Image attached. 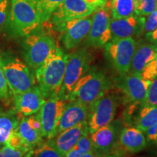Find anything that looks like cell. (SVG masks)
<instances>
[{
    "label": "cell",
    "instance_id": "obj_35",
    "mask_svg": "<svg viewBox=\"0 0 157 157\" xmlns=\"http://www.w3.org/2000/svg\"><path fill=\"white\" fill-rule=\"evenodd\" d=\"M157 28V10L155 9L148 15L144 25V31L146 32L154 31Z\"/></svg>",
    "mask_w": 157,
    "mask_h": 157
},
{
    "label": "cell",
    "instance_id": "obj_1",
    "mask_svg": "<svg viewBox=\"0 0 157 157\" xmlns=\"http://www.w3.org/2000/svg\"><path fill=\"white\" fill-rule=\"evenodd\" d=\"M68 55L58 46L35 72L37 85L45 100L58 97L65 73Z\"/></svg>",
    "mask_w": 157,
    "mask_h": 157
},
{
    "label": "cell",
    "instance_id": "obj_33",
    "mask_svg": "<svg viewBox=\"0 0 157 157\" xmlns=\"http://www.w3.org/2000/svg\"><path fill=\"white\" fill-rule=\"evenodd\" d=\"M5 144L7 145V146H8L13 148H28L27 147L25 146L22 139H21V136H20L18 132H17V129H15V130H13V132H11V134L10 135L7 140L6 141Z\"/></svg>",
    "mask_w": 157,
    "mask_h": 157
},
{
    "label": "cell",
    "instance_id": "obj_26",
    "mask_svg": "<svg viewBox=\"0 0 157 157\" xmlns=\"http://www.w3.org/2000/svg\"><path fill=\"white\" fill-rule=\"evenodd\" d=\"M32 157H64L57 149L50 139L42 141L35 147Z\"/></svg>",
    "mask_w": 157,
    "mask_h": 157
},
{
    "label": "cell",
    "instance_id": "obj_22",
    "mask_svg": "<svg viewBox=\"0 0 157 157\" xmlns=\"http://www.w3.org/2000/svg\"><path fill=\"white\" fill-rule=\"evenodd\" d=\"M21 119L15 109L7 111L0 109V146L5 145L11 132L17 129Z\"/></svg>",
    "mask_w": 157,
    "mask_h": 157
},
{
    "label": "cell",
    "instance_id": "obj_46",
    "mask_svg": "<svg viewBox=\"0 0 157 157\" xmlns=\"http://www.w3.org/2000/svg\"></svg>",
    "mask_w": 157,
    "mask_h": 157
},
{
    "label": "cell",
    "instance_id": "obj_42",
    "mask_svg": "<svg viewBox=\"0 0 157 157\" xmlns=\"http://www.w3.org/2000/svg\"><path fill=\"white\" fill-rule=\"evenodd\" d=\"M135 5H136V7H137V6L138 5V4L140 3V2L142 1V0H135ZM135 9H136V8H135Z\"/></svg>",
    "mask_w": 157,
    "mask_h": 157
},
{
    "label": "cell",
    "instance_id": "obj_10",
    "mask_svg": "<svg viewBox=\"0 0 157 157\" xmlns=\"http://www.w3.org/2000/svg\"><path fill=\"white\" fill-rule=\"evenodd\" d=\"M117 103L115 95L105 94L88 108L87 124L90 134L112 122L117 113Z\"/></svg>",
    "mask_w": 157,
    "mask_h": 157
},
{
    "label": "cell",
    "instance_id": "obj_20",
    "mask_svg": "<svg viewBox=\"0 0 157 157\" xmlns=\"http://www.w3.org/2000/svg\"><path fill=\"white\" fill-rule=\"evenodd\" d=\"M157 56V48L149 42H142L136 45L129 73L141 74L144 68Z\"/></svg>",
    "mask_w": 157,
    "mask_h": 157
},
{
    "label": "cell",
    "instance_id": "obj_28",
    "mask_svg": "<svg viewBox=\"0 0 157 157\" xmlns=\"http://www.w3.org/2000/svg\"><path fill=\"white\" fill-rule=\"evenodd\" d=\"M144 106H157V77L151 82L146 97L142 105Z\"/></svg>",
    "mask_w": 157,
    "mask_h": 157
},
{
    "label": "cell",
    "instance_id": "obj_13",
    "mask_svg": "<svg viewBox=\"0 0 157 157\" xmlns=\"http://www.w3.org/2000/svg\"><path fill=\"white\" fill-rule=\"evenodd\" d=\"M95 10V8L90 6L84 0H63L55 10L50 20L52 24H56L87 17Z\"/></svg>",
    "mask_w": 157,
    "mask_h": 157
},
{
    "label": "cell",
    "instance_id": "obj_34",
    "mask_svg": "<svg viewBox=\"0 0 157 157\" xmlns=\"http://www.w3.org/2000/svg\"><path fill=\"white\" fill-rule=\"evenodd\" d=\"M11 0H0V31L5 27Z\"/></svg>",
    "mask_w": 157,
    "mask_h": 157
},
{
    "label": "cell",
    "instance_id": "obj_40",
    "mask_svg": "<svg viewBox=\"0 0 157 157\" xmlns=\"http://www.w3.org/2000/svg\"><path fill=\"white\" fill-rule=\"evenodd\" d=\"M80 157H98L97 155L95 154V153L93 151V150L87 152V153H85V154L82 155Z\"/></svg>",
    "mask_w": 157,
    "mask_h": 157
},
{
    "label": "cell",
    "instance_id": "obj_7",
    "mask_svg": "<svg viewBox=\"0 0 157 157\" xmlns=\"http://www.w3.org/2000/svg\"><path fill=\"white\" fill-rule=\"evenodd\" d=\"M136 42L132 37L111 39L105 45V56L120 75L129 72Z\"/></svg>",
    "mask_w": 157,
    "mask_h": 157
},
{
    "label": "cell",
    "instance_id": "obj_9",
    "mask_svg": "<svg viewBox=\"0 0 157 157\" xmlns=\"http://www.w3.org/2000/svg\"><path fill=\"white\" fill-rule=\"evenodd\" d=\"M93 17L87 16L56 23L54 30L60 33V39L67 50L75 48L86 39L91 27Z\"/></svg>",
    "mask_w": 157,
    "mask_h": 157
},
{
    "label": "cell",
    "instance_id": "obj_44",
    "mask_svg": "<svg viewBox=\"0 0 157 157\" xmlns=\"http://www.w3.org/2000/svg\"><path fill=\"white\" fill-rule=\"evenodd\" d=\"M107 157H114V156H111V155H109V156H108Z\"/></svg>",
    "mask_w": 157,
    "mask_h": 157
},
{
    "label": "cell",
    "instance_id": "obj_8",
    "mask_svg": "<svg viewBox=\"0 0 157 157\" xmlns=\"http://www.w3.org/2000/svg\"><path fill=\"white\" fill-rule=\"evenodd\" d=\"M93 16L89 34L85 39V44L93 48H103L111 40L110 29L111 22V1L107 0L105 5L96 9Z\"/></svg>",
    "mask_w": 157,
    "mask_h": 157
},
{
    "label": "cell",
    "instance_id": "obj_29",
    "mask_svg": "<svg viewBox=\"0 0 157 157\" xmlns=\"http://www.w3.org/2000/svg\"><path fill=\"white\" fill-rule=\"evenodd\" d=\"M31 151L26 148H13L5 144L0 148V157H25Z\"/></svg>",
    "mask_w": 157,
    "mask_h": 157
},
{
    "label": "cell",
    "instance_id": "obj_43",
    "mask_svg": "<svg viewBox=\"0 0 157 157\" xmlns=\"http://www.w3.org/2000/svg\"><path fill=\"white\" fill-rule=\"evenodd\" d=\"M155 126H156V129H157V123L156 124H155ZM156 144L157 145V141H156Z\"/></svg>",
    "mask_w": 157,
    "mask_h": 157
},
{
    "label": "cell",
    "instance_id": "obj_23",
    "mask_svg": "<svg viewBox=\"0 0 157 157\" xmlns=\"http://www.w3.org/2000/svg\"><path fill=\"white\" fill-rule=\"evenodd\" d=\"M157 123V106H144L137 111L135 117V127L145 132Z\"/></svg>",
    "mask_w": 157,
    "mask_h": 157
},
{
    "label": "cell",
    "instance_id": "obj_15",
    "mask_svg": "<svg viewBox=\"0 0 157 157\" xmlns=\"http://www.w3.org/2000/svg\"><path fill=\"white\" fill-rule=\"evenodd\" d=\"M145 21V17L137 15H134L125 18H111L110 22L111 39H124L139 36L144 31Z\"/></svg>",
    "mask_w": 157,
    "mask_h": 157
},
{
    "label": "cell",
    "instance_id": "obj_5",
    "mask_svg": "<svg viewBox=\"0 0 157 157\" xmlns=\"http://www.w3.org/2000/svg\"><path fill=\"white\" fill-rule=\"evenodd\" d=\"M91 62V55L85 48L79 49L68 55L63 80L58 98L69 101L76 84L89 71Z\"/></svg>",
    "mask_w": 157,
    "mask_h": 157
},
{
    "label": "cell",
    "instance_id": "obj_31",
    "mask_svg": "<svg viewBox=\"0 0 157 157\" xmlns=\"http://www.w3.org/2000/svg\"><path fill=\"white\" fill-rule=\"evenodd\" d=\"M140 76L144 79L151 82L157 77V56L154 60L147 64V66L141 72Z\"/></svg>",
    "mask_w": 157,
    "mask_h": 157
},
{
    "label": "cell",
    "instance_id": "obj_45",
    "mask_svg": "<svg viewBox=\"0 0 157 157\" xmlns=\"http://www.w3.org/2000/svg\"><path fill=\"white\" fill-rule=\"evenodd\" d=\"M109 1H110V0H109Z\"/></svg>",
    "mask_w": 157,
    "mask_h": 157
},
{
    "label": "cell",
    "instance_id": "obj_24",
    "mask_svg": "<svg viewBox=\"0 0 157 157\" xmlns=\"http://www.w3.org/2000/svg\"><path fill=\"white\" fill-rule=\"evenodd\" d=\"M135 0H111V12L112 19L125 18L135 14Z\"/></svg>",
    "mask_w": 157,
    "mask_h": 157
},
{
    "label": "cell",
    "instance_id": "obj_18",
    "mask_svg": "<svg viewBox=\"0 0 157 157\" xmlns=\"http://www.w3.org/2000/svg\"><path fill=\"white\" fill-rule=\"evenodd\" d=\"M87 132H90L87 121H84L58 133L50 140L55 147L65 156L75 146L80 137Z\"/></svg>",
    "mask_w": 157,
    "mask_h": 157
},
{
    "label": "cell",
    "instance_id": "obj_37",
    "mask_svg": "<svg viewBox=\"0 0 157 157\" xmlns=\"http://www.w3.org/2000/svg\"><path fill=\"white\" fill-rule=\"evenodd\" d=\"M146 38L148 42L157 48V28L154 29V31H150V32H147L146 34Z\"/></svg>",
    "mask_w": 157,
    "mask_h": 157
},
{
    "label": "cell",
    "instance_id": "obj_12",
    "mask_svg": "<svg viewBox=\"0 0 157 157\" xmlns=\"http://www.w3.org/2000/svg\"><path fill=\"white\" fill-rule=\"evenodd\" d=\"M117 87L125 96L127 101L142 105L146 99L151 81L142 78L140 74L127 73L115 79Z\"/></svg>",
    "mask_w": 157,
    "mask_h": 157
},
{
    "label": "cell",
    "instance_id": "obj_19",
    "mask_svg": "<svg viewBox=\"0 0 157 157\" xmlns=\"http://www.w3.org/2000/svg\"><path fill=\"white\" fill-rule=\"evenodd\" d=\"M119 145L126 152L137 153L146 147L147 141L142 131L137 127H125L119 137Z\"/></svg>",
    "mask_w": 157,
    "mask_h": 157
},
{
    "label": "cell",
    "instance_id": "obj_36",
    "mask_svg": "<svg viewBox=\"0 0 157 157\" xmlns=\"http://www.w3.org/2000/svg\"><path fill=\"white\" fill-rule=\"evenodd\" d=\"M146 135V141L151 143L156 144L157 141V129L155 125L151 127L147 130L145 131Z\"/></svg>",
    "mask_w": 157,
    "mask_h": 157
},
{
    "label": "cell",
    "instance_id": "obj_11",
    "mask_svg": "<svg viewBox=\"0 0 157 157\" xmlns=\"http://www.w3.org/2000/svg\"><path fill=\"white\" fill-rule=\"evenodd\" d=\"M66 105V101L58 97L45 100L42 108L36 113L43 137L51 139L57 135V127Z\"/></svg>",
    "mask_w": 157,
    "mask_h": 157
},
{
    "label": "cell",
    "instance_id": "obj_38",
    "mask_svg": "<svg viewBox=\"0 0 157 157\" xmlns=\"http://www.w3.org/2000/svg\"><path fill=\"white\" fill-rule=\"evenodd\" d=\"M84 1L91 7L98 9V7H101L102 6L105 5L107 0H84Z\"/></svg>",
    "mask_w": 157,
    "mask_h": 157
},
{
    "label": "cell",
    "instance_id": "obj_14",
    "mask_svg": "<svg viewBox=\"0 0 157 157\" xmlns=\"http://www.w3.org/2000/svg\"><path fill=\"white\" fill-rule=\"evenodd\" d=\"M13 98L17 113L25 117L36 113L45 102L44 95L36 84L31 89L17 94Z\"/></svg>",
    "mask_w": 157,
    "mask_h": 157
},
{
    "label": "cell",
    "instance_id": "obj_30",
    "mask_svg": "<svg viewBox=\"0 0 157 157\" xmlns=\"http://www.w3.org/2000/svg\"><path fill=\"white\" fill-rule=\"evenodd\" d=\"M157 0H142L135 9V14L140 16H148L156 9Z\"/></svg>",
    "mask_w": 157,
    "mask_h": 157
},
{
    "label": "cell",
    "instance_id": "obj_4",
    "mask_svg": "<svg viewBox=\"0 0 157 157\" xmlns=\"http://www.w3.org/2000/svg\"><path fill=\"white\" fill-rule=\"evenodd\" d=\"M0 62L13 97L31 89L36 84L34 74L29 66L16 56L10 53L3 54L0 57Z\"/></svg>",
    "mask_w": 157,
    "mask_h": 157
},
{
    "label": "cell",
    "instance_id": "obj_2",
    "mask_svg": "<svg viewBox=\"0 0 157 157\" xmlns=\"http://www.w3.org/2000/svg\"><path fill=\"white\" fill-rule=\"evenodd\" d=\"M43 24L38 12L29 0H11L5 27L13 37H24L36 31Z\"/></svg>",
    "mask_w": 157,
    "mask_h": 157
},
{
    "label": "cell",
    "instance_id": "obj_6",
    "mask_svg": "<svg viewBox=\"0 0 157 157\" xmlns=\"http://www.w3.org/2000/svg\"><path fill=\"white\" fill-rule=\"evenodd\" d=\"M21 46L25 63L32 69L36 70L45 61L58 44L52 35L35 31L24 36Z\"/></svg>",
    "mask_w": 157,
    "mask_h": 157
},
{
    "label": "cell",
    "instance_id": "obj_39",
    "mask_svg": "<svg viewBox=\"0 0 157 157\" xmlns=\"http://www.w3.org/2000/svg\"><path fill=\"white\" fill-rule=\"evenodd\" d=\"M83 154H82V153L80 151L79 149H78L76 146H74L67 154L65 155L64 157H80Z\"/></svg>",
    "mask_w": 157,
    "mask_h": 157
},
{
    "label": "cell",
    "instance_id": "obj_25",
    "mask_svg": "<svg viewBox=\"0 0 157 157\" xmlns=\"http://www.w3.org/2000/svg\"><path fill=\"white\" fill-rule=\"evenodd\" d=\"M38 12L43 23L50 20L52 13L63 0H29Z\"/></svg>",
    "mask_w": 157,
    "mask_h": 157
},
{
    "label": "cell",
    "instance_id": "obj_41",
    "mask_svg": "<svg viewBox=\"0 0 157 157\" xmlns=\"http://www.w3.org/2000/svg\"><path fill=\"white\" fill-rule=\"evenodd\" d=\"M33 151H34V150L31 151L29 152V154L26 155V156H25V157H32L33 156Z\"/></svg>",
    "mask_w": 157,
    "mask_h": 157
},
{
    "label": "cell",
    "instance_id": "obj_17",
    "mask_svg": "<svg viewBox=\"0 0 157 157\" xmlns=\"http://www.w3.org/2000/svg\"><path fill=\"white\" fill-rule=\"evenodd\" d=\"M89 109L78 101H71L66 103L63 113L57 127V134L75 126L78 124L87 121Z\"/></svg>",
    "mask_w": 157,
    "mask_h": 157
},
{
    "label": "cell",
    "instance_id": "obj_27",
    "mask_svg": "<svg viewBox=\"0 0 157 157\" xmlns=\"http://www.w3.org/2000/svg\"><path fill=\"white\" fill-rule=\"evenodd\" d=\"M12 95L10 93L8 85L4 74L1 62H0V102L5 106H8L11 103Z\"/></svg>",
    "mask_w": 157,
    "mask_h": 157
},
{
    "label": "cell",
    "instance_id": "obj_3",
    "mask_svg": "<svg viewBox=\"0 0 157 157\" xmlns=\"http://www.w3.org/2000/svg\"><path fill=\"white\" fill-rule=\"evenodd\" d=\"M111 86L109 77L103 71L90 68L76 84L69 101H78L89 108L105 95Z\"/></svg>",
    "mask_w": 157,
    "mask_h": 157
},
{
    "label": "cell",
    "instance_id": "obj_32",
    "mask_svg": "<svg viewBox=\"0 0 157 157\" xmlns=\"http://www.w3.org/2000/svg\"><path fill=\"white\" fill-rule=\"evenodd\" d=\"M75 146L79 149L82 154H84L85 153H87L93 150V144H92L90 133H86L83 136L80 137V139L78 140Z\"/></svg>",
    "mask_w": 157,
    "mask_h": 157
},
{
    "label": "cell",
    "instance_id": "obj_16",
    "mask_svg": "<svg viewBox=\"0 0 157 157\" xmlns=\"http://www.w3.org/2000/svg\"><path fill=\"white\" fill-rule=\"evenodd\" d=\"M118 127L115 124L99 128L90 134L93 151L98 157H107L117 141Z\"/></svg>",
    "mask_w": 157,
    "mask_h": 157
},
{
    "label": "cell",
    "instance_id": "obj_21",
    "mask_svg": "<svg viewBox=\"0 0 157 157\" xmlns=\"http://www.w3.org/2000/svg\"><path fill=\"white\" fill-rule=\"evenodd\" d=\"M17 131L22 139L25 146L34 150L39 143L42 141V131L34 128L29 122L27 117H22L19 121Z\"/></svg>",
    "mask_w": 157,
    "mask_h": 157
}]
</instances>
